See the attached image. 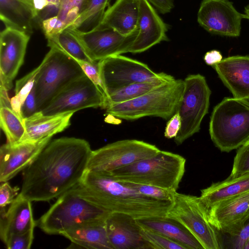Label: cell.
Segmentation results:
<instances>
[{"label": "cell", "mask_w": 249, "mask_h": 249, "mask_svg": "<svg viewBox=\"0 0 249 249\" xmlns=\"http://www.w3.org/2000/svg\"><path fill=\"white\" fill-rule=\"evenodd\" d=\"M92 151L84 139L51 140L24 170L19 194L32 202L58 197L79 183Z\"/></svg>", "instance_id": "1"}, {"label": "cell", "mask_w": 249, "mask_h": 249, "mask_svg": "<svg viewBox=\"0 0 249 249\" xmlns=\"http://www.w3.org/2000/svg\"><path fill=\"white\" fill-rule=\"evenodd\" d=\"M76 188L80 195L103 210L136 219L166 217L173 203L144 196L109 174L88 170Z\"/></svg>", "instance_id": "2"}, {"label": "cell", "mask_w": 249, "mask_h": 249, "mask_svg": "<svg viewBox=\"0 0 249 249\" xmlns=\"http://www.w3.org/2000/svg\"><path fill=\"white\" fill-rule=\"evenodd\" d=\"M186 160L170 152L154 155L118 168L109 174L119 181L142 184L177 192L185 171Z\"/></svg>", "instance_id": "3"}, {"label": "cell", "mask_w": 249, "mask_h": 249, "mask_svg": "<svg viewBox=\"0 0 249 249\" xmlns=\"http://www.w3.org/2000/svg\"><path fill=\"white\" fill-rule=\"evenodd\" d=\"M36 221L43 231L61 235L70 228L90 221L106 220L110 213L91 202L78 191L76 186L59 196Z\"/></svg>", "instance_id": "4"}, {"label": "cell", "mask_w": 249, "mask_h": 249, "mask_svg": "<svg viewBox=\"0 0 249 249\" xmlns=\"http://www.w3.org/2000/svg\"><path fill=\"white\" fill-rule=\"evenodd\" d=\"M209 133L222 152L239 148L249 140V101L224 98L212 112Z\"/></svg>", "instance_id": "5"}, {"label": "cell", "mask_w": 249, "mask_h": 249, "mask_svg": "<svg viewBox=\"0 0 249 249\" xmlns=\"http://www.w3.org/2000/svg\"><path fill=\"white\" fill-rule=\"evenodd\" d=\"M184 85V80L175 79L138 97L109 106L107 113L126 120L146 116L169 119L177 111Z\"/></svg>", "instance_id": "6"}, {"label": "cell", "mask_w": 249, "mask_h": 249, "mask_svg": "<svg viewBox=\"0 0 249 249\" xmlns=\"http://www.w3.org/2000/svg\"><path fill=\"white\" fill-rule=\"evenodd\" d=\"M40 65L35 83L37 112L70 83L86 75L75 59L55 47L50 48Z\"/></svg>", "instance_id": "7"}, {"label": "cell", "mask_w": 249, "mask_h": 249, "mask_svg": "<svg viewBox=\"0 0 249 249\" xmlns=\"http://www.w3.org/2000/svg\"><path fill=\"white\" fill-rule=\"evenodd\" d=\"M166 217L183 225L204 249L222 248L217 230L210 223L208 210L200 197L176 192L173 205Z\"/></svg>", "instance_id": "8"}, {"label": "cell", "mask_w": 249, "mask_h": 249, "mask_svg": "<svg viewBox=\"0 0 249 249\" xmlns=\"http://www.w3.org/2000/svg\"><path fill=\"white\" fill-rule=\"evenodd\" d=\"M184 84L177 109L181 121L180 130L174 138L177 145L199 131L202 120L208 112L211 94L205 77L200 74L188 75Z\"/></svg>", "instance_id": "9"}, {"label": "cell", "mask_w": 249, "mask_h": 249, "mask_svg": "<svg viewBox=\"0 0 249 249\" xmlns=\"http://www.w3.org/2000/svg\"><path fill=\"white\" fill-rule=\"evenodd\" d=\"M160 150L155 145L137 140H123L92 150L87 170L102 174L150 157Z\"/></svg>", "instance_id": "10"}, {"label": "cell", "mask_w": 249, "mask_h": 249, "mask_svg": "<svg viewBox=\"0 0 249 249\" xmlns=\"http://www.w3.org/2000/svg\"><path fill=\"white\" fill-rule=\"evenodd\" d=\"M98 64L106 90V98L110 93L124 87L155 80L165 73L155 72L146 64L121 54L100 60Z\"/></svg>", "instance_id": "11"}, {"label": "cell", "mask_w": 249, "mask_h": 249, "mask_svg": "<svg viewBox=\"0 0 249 249\" xmlns=\"http://www.w3.org/2000/svg\"><path fill=\"white\" fill-rule=\"evenodd\" d=\"M105 97L85 75L70 83L39 112L44 115L73 112L89 107L104 108Z\"/></svg>", "instance_id": "12"}, {"label": "cell", "mask_w": 249, "mask_h": 249, "mask_svg": "<svg viewBox=\"0 0 249 249\" xmlns=\"http://www.w3.org/2000/svg\"><path fill=\"white\" fill-rule=\"evenodd\" d=\"M67 28L79 40L87 55L94 62L126 53L137 34L125 36L107 27H98L88 32Z\"/></svg>", "instance_id": "13"}, {"label": "cell", "mask_w": 249, "mask_h": 249, "mask_svg": "<svg viewBox=\"0 0 249 249\" xmlns=\"http://www.w3.org/2000/svg\"><path fill=\"white\" fill-rule=\"evenodd\" d=\"M243 14L229 0H203L198 11L199 24L210 33L221 36H240Z\"/></svg>", "instance_id": "14"}, {"label": "cell", "mask_w": 249, "mask_h": 249, "mask_svg": "<svg viewBox=\"0 0 249 249\" xmlns=\"http://www.w3.org/2000/svg\"><path fill=\"white\" fill-rule=\"evenodd\" d=\"M30 35L11 28L0 34V87L8 91L22 65Z\"/></svg>", "instance_id": "15"}, {"label": "cell", "mask_w": 249, "mask_h": 249, "mask_svg": "<svg viewBox=\"0 0 249 249\" xmlns=\"http://www.w3.org/2000/svg\"><path fill=\"white\" fill-rule=\"evenodd\" d=\"M168 27L147 0H139L138 32L127 53L143 52L162 41H168Z\"/></svg>", "instance_id": "16"}, {"label": "cell", "mask_w": 249, "mask_h": 249, "mask_svg": "<svg viewBox=\"0 0 249 249\" xmlns=\"http://www.w3.org/2000/svg\"><path fill=\"white\" fill-rule=\"evenodd\" d=\"M51 138L37 142L3 144L0 149V182L8 181L25 169Z\"/></svg>", "instance_id": "17"}, {"label": "cell", "mask_w": 249, "mask_h": 249, "mask_svg": "<svg viewBox=\"0 0 249 249\" xmlns=\"http://www.w3.org/2000/svg\"><path fill=\"white\" fill-rule=\"evenodd\" d=\"M106 225L113 249H152L141 235V228L132 216L121 213H110L106 220Z\"/></svg>", "instance_id": "18"}, {"label": "cell", "mask_w": 249, "mask_h": 249, "mask_svg": "<svg viewBox=\"0 0 249 249\" xmlns=\"http://www.w3.org/2000/svg\"><path fill=\"white\" fill-rule=\"evenodd\" d=\"M212 67L234 98L249 101V55L229 56Z\"/></svg>", "instance_id": "19"}, {"label": "cell", "mask_w": 249, "mask_h": 249, "mask_svg": "<svg viewBox=\"0 0 249 249\" xmlns=\"http://www.w3.org/2000/svg\"><path fill=\"white\" fill-rule=\"evenodd\" d=\"M0 237L5 243L12 235L25 233L36 226L34 220L32 201L19 194L10 204L7 211L0 207Z\"/></svg>", "instance_id": "20"}, {"label": "cell", "mask_w": 249, "mask_h": 249, "mask_svg": "<svg viewBox=\"0 0 249 249\" xmlns=\"http://www.w3.org/2000/svg\"><path fill=\"white\" fill-rule=\"evenodd\" d=\"M139 11V0H116L97 28H110L125 36L133 35L138 32Z\"/></svg>", "instance_id": "21"}, {"label": "cell", "mask_w": 249, "mask_h": 249, "mask_svg": "<svg viewBox=\"0 0 249 249\" xmlns=\"http://www.w3.org/2000/svg\"><path fill=\"white\" fill-rule=\"evenodd\" d=\"M249 211V191L219 202L208 209L209 220L218 231L225 233Z\"/></svg>", "instance_id": "22"}, {"label": "cell", "mask_w": 249, "mask_h": 249, "mask_svg": "<svg viewBox=\"0 0 249 249\" xmlns=\"http://www.w3.org/2000/svg\"><path fill=\"white\" fill-rule=\"evenodd\" d=\"M106 220H97L75 226L62 235L69 239L72 248L113 249L107 236Z\"/></svg>", "instance_id": "23"}, {"label": "cell", "mask_w": 249, "mask_h": 249, "mask_svg": "<svg viewBox=\"0 0 249 249\" xmlns=\"http://www.w3.org/2000/svg\"><path fill=\"white\" fill-rule=\"evenodd\" d=\"M73 112L44 115L38 112L24 119L25 133L21 142H37L63 131L70 124Z\"/></svg>", "instance_id": "24"}, {"label": "cell", "mask_w": 249, "mask_h": 249, "mask_svg": "<svg viewBox=\"0 0 249 249\" xmlns=\"http://www.w3.org/2000/svg\"><path fill=\"white\" fill-rule=\"evenodd\" d=\"M144 229L161 234L185 246L187 249H204L201 244L183 225L167 217L136 219Z\"/></svg>", "instance_id": "25"}, {"label": "cell", "mask_w": 249, "mask_h": 249, "mask_svg": "<svg viewBox=\"0 0 249 249\" xmlns=\"http://www.w3.org/2000/svg\"><path fill=\"white\" fill-rule=\"evenodd\" d=\"M37 15L35 10L20 0H0V18L6 28L33 33V22Z\"/></svg>", "instance_id": "26"}, {"label": "cell", "mask_w": 249, "mask_h": 249, "mask_svg": "<svg viewBox=\"0 0 249 249\" xmlns=\"http://www.w3.org/2000/svg\"><path fill=\"white\" fill-rule=\"evenodd\" d=\"M249 191V172L228 177L201 190L199 196L208 210L215 204Z\"/></svg>", "instance_id": "27"}, {"label": "cell", "mask_w": 249, "mask_h": 249, "mask_svg": "<svg viewBox=\"0 0 249 249\" xmlns=\"http://www.w3.org/2000/svg\"><path fill=\"white\" fill-rule=\"evenodd\" d=\"M0 88V124L7 143L15 144L22 140L25 133L24 119L12 107L8 91Z\"/></svg>", "instance_id": "28"}, {"label": "cell", "mask_w": 249, "mask_h": 249, "mask_svg": "<svg viewBox=\"0 0 249 249\" xmlns=\"http://www.w3.org/2000/svg\"><path fill=\"white\" fill-rule=\"evenodd\" d=\"M174 79L173 76L165 73L163 76L155 80L135 83L124 87L107 96L104 108L138 97Z\"/></svg>", "instance_id": "29"}, {"label": "cell", "mask_w": 249, "mask_h": 249, "mask_svg": "<svg viewBox=\"0 0 249 249\" xmlns=\"http://www.w3.org/2000/svg\"><path fill=\"white\" fill-rule=\"evenodd\" d=\"M48 46L56 48L76 61L94 63L86 54L77 37L68 29L46 37Z\"/></svg>", "instance_id": "30"}, {"label": "cell", "mask_w": 249, "mask_h": 249, "mask_svg": "<svg viewBox=\"0 0 249 249\" xmlns=\"http://www.w3.org/2000/svg\"><path fill=\"white\" fill-rule=\"evenodd\" d=\"M110 0H90L85 11L71 26L81 32H88L96 28L101 22L106 11L110 6Z\"/></svg>", "instance_id": "31"}, {"label": "cell", "mask_w": 249, "mask_h": 249, "mask_svg": "<svg viewBox=\"0 0 249 249\" xmlns=\"http://www.w3.org/2000/svg\"><path fill=\"white\" fill-rule=\"evenodd\" d=\"M89 1L90 0H59L57 15L58 21L53 32L50 35L59 32L73 25L86 9Z\"/></svg>", "instance_id": "32"}, {"label": "cell", "mask_w": 249, "mask_h": 249, "mask_svg": "<svg viewBox=\"0 0 249 249\" xmlns=\"http://www.w3.org/2000/svg\"><path fill=\"white\" fill-rule=\"evenodd\" d=\"M40 69V65H39L32 71L16 81L15 89V95L10 99V102L12 108L21 117L22 106L35 86L36 76Z\"/></svg>", "instance_id": "33"}, {"label": "cell", "mask_w": 249, "mask_h": 249, "mask_svg": "<svg viewBox=\"0 0 249 249\" xmlns=\"http://www.w3.org/2000/svg\"><path fill=\"white\" fill-rule=\"evenodd\" d=\"M140 228L141 235L150 244L152 249H187L183 245L161 234L141 227Z\"/></svg>", "instance_id": "34"}, {"label": "cell", "mask_w": 249, "mask_h": 249, "mask_svg": "<svg viewBox=\"0 0 249 249\" xmlns=\"http://www.w3.org/2000/svg\"><path fill=\"white\" fill-rule=\"evenodd\" d=\"M121 182L144 196L159 200L173 201L174 194L176 192L149 185Z\"/></svg>", "instance_id": "35"}, {"label": "cell", "mask_w": 249, "mask_h": 249, "mask_svg": "<svg viewBox=\"0 0 249 249\" xmlns=\"http://www.w3.org/2000/svg\"><path fill=\"white\" fill-rule=\"evenodd\" d=\"M248 172H249V140L238 148L229 177L235 178Z\"/></svg>", "instance_id": "36"}, {"label": "cell", "mask_w": 249, "mask_h": 249, "mask_svg": "<svg viewBox=\"0 0 249 249\" xmlns=\"http://www.w3.org/2000/svg\"><path fill=\"white\" fill-rule=\"evenodd\" d=\"M34 229L11 236L4 243L8 249H30L34 238Z\"/></svg>", "instance_id": "37"}, {"label": "cell", "mask_w": 249, "mask_h": 249, "mask_svg": "<svg viewBox=\"0 0 249 249\" xmlns=\"http://www.w3.org/2000/svg\"><path fill=\"white\" fill-rule=\"evenodd\" d=\"M77 61L79 64L85 74L92 81L99 90L103 94L106 99V90L100 75L98 62L94 63H90L81 61Z\"/></svg>", "instance_id": "38"}, {"label": "cell", "mask_w": 249, "mask_h": 249, "mask_svg": "<svg viewBox=\"0 0 249 249\" xmlns=\"http://www.w3.org/2000/svg\"><path fill=\"white\" fill-rule=\"evenodd\" d=\"M19 188L12 187L8 181L1 182L0 186V207L10 204L18 195Z\"/></svg>", "instance_id": "39"}, {"label": "cell", "mask_w": 249, "mask_h": 249, "mask_svg": "<svg viewBox=\"0 0 249 249\" xmlns=\"http://www.w3.org/2000/svg\"><path fill=\"white\" fill-rule=\"evenodd\" d=\"M36 98L35 84L25 100L21 109L23 119L28 118L37 113Z\"/></svg>", "instance_id": "40"}, {"label": "cell", "mask_w": 249, "mask_h": 249, "mask_svg": "<svg viewBox=\"0 0 249 249\" xmlns=\"http://www.w3.org/2000/svg\"><path fill=\"white\" fill-rule=\"evenodd\" d=\"M181 126V121L178 111L169 119L166 124L164 135L168 139L175 138Z\"/></svg>", "instance_id": "41"}, {"label": "cell", "mask_w": 249, "mask_h": 249, "mask_svg": "<svg viewBox=\"0 0 249 249\" xmlns=\"http://www.w3.org/2000/svg\"><path fill=\"white\" fill-rule=\"evenodd\" d=\"M231 248L235 249H244L249 238V220L236 236L230 237Z\"/></svg>", "instance_id": "42"}, {"label": "cell", "mask_w": 249, "mask_h": 249, "mask_svg": "<svg viewBox=\"0 0 249 249\" xmlns=\"http://www.w3.org/2000/svg\"><path fill=\"white\" fill-rule=\"evenodd\" d=\"M49 2V5L38 15L37 18L39 19L40 23L43 20L49 18L57 16L59 5V0H48Z\"/></svg>", "instance_id": "43"}, {"label": "cell", "mask_w": 249, "mask_h": 249, "mask_svg": "<svg viewBox=\"0 0 249 249\" xmlns=\"http://www.w3.org/2000/svg\"><path fill=\"white\" fill-rule=\"evenodd\" d=\"M160 13H168L174 7L173 0H147Z\"/></svg>", "instance_id": "44"}, {"label": "cell", "mask_w": 249, "mask_h": 249, "mask_svg": "<svg viewBox=\"0 0 249 249\" xmlns=\"http://www.w3.org/2000/svg\"><path fill=\"white\" fill-rule=\"evenodd\" d=\"M58 21L57 16L46 18L41 22V25L45 36H47L53 32Z\"/></svg>", "instance_id": "45"}, {"label": "cell", "mask_w": 249, "mask_h": 249, "mask_svg": "<svg viewBox=\"0 0 249 249\" xmlns=\"http://www.w3.org/2000/svg\"><path fill=\"white\" fill-rule=\"evenodd\" d=\"M222 59V54L219 51L216 50L207 52L204 56V60L205 63L211 66L219 63Z\"/></svg>", "instance_id": "46"}, {"label": "cell", "mask_w": 249, "mask_h": 249, "mask_svg": "<svg viewBox=\"0 0 249 249\" xmlns=\"http://www.w3.org/2000/svg\"><path fill=\"white\" fill-rule=\"evenodd\" d=\"M49 4L48 0H34V8L37 16L38 14L45 9Z\"/></svg>", "instance_id": "47"}, {"label": "cell", "mask_w": 249, "mask_h": 249, "mask_svg": "<svg viewBox=\"0 0 249 249\" xmlns=\"http://www.w3.org/2000/svg\"><path fill=\"white\" fill-rule=\"evenodd\" d=\"M244 18L249 19V4L245 7L244 10Z\"/></svg>", "instance_id": "48"}, {"label": "cell", "mask_w": 249, "mask_h": 249, "mask_svg": "<svg viewBox=\"0 0 249 249\" xmlns=\"http://www.w3.org/2000/svg\"><path fill=\"white\" fill-rule=\"evenodd\" d=\"M20 0L23 1L24 2L26 3L28 5H30L31 7H32L34 9V5H33V0Z\"/></svg>", "instance_id": "49"}, {"label": "cell", "mask_w": 249, "mask_h": 249, "mask_svg": "<svg viewBox=\"0 0 249 249\" xmlns=\"http://www.w3.org/2000/svg\"><path fill=\"white\" fill-rule=\"evenodd\" d=\"M244 249H249V238L248 240Z\"/></svg>", "instance_id": "50"}]
</instances>
